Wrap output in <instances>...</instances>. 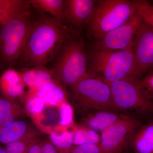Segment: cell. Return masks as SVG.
Listing matches in <instances>:
<instances>
[{"mask_svg":"<svg viewBox=\"0 0 153 153\" xmlns=\"http://www.w3.org/2000/svg\"><path fill=\"white\" fill-rule=\"evenodd\" d=\"M35 90L36 96L51 105H57L65 101V91L53 80Z\"/></svg>","mask_w":153,"mask_h":153,"instance_id":"9a60e30c","label":"cell"},{"mask_svg":"<svg viewBox=\"0 0 153 153\" xmlns=\"http://www.w3.org/2000/svg\"><path fill=\"white\" fill-rule=\"evenodd\" d=\"M34 22L27 10L12 17L0 28V55L9 63L22 56Z\"/></svg>","mask_w":153,"mask_h":153,"instance_id":"277c9868","label":"cell"},{"mask_svg":"<svg viewBox=\"0 0 153 153\" xmlns=\"http://www.w3.org/2000/svg\"><path fill=\"white\" fill-rule=\"evenodd\" d=\"M137 11L134 1H98L88 22L90 35L97 41L127 22Z\"/></svg>","mask_w":153,"mask_h":153,"instance_id":"3957f363","label":"cell"},{"mask_svg":"<svg viewBox=\"0 0 153 153\" xmlns=\"http://www.w3.org/2000/svg\"><path fill=\"white\" fill-rule=\"evenodd\" d=\"M27 129V124L22 121H14L9 126L0 128V143L7 145L18 141Z\"/></svg>","mask_w":153,"mask_h":153,"instance_id":"d6986e66","label":"cell"},{"mask_svg":"<svg viewBox=\"0 0 153 153\" xmlns=\"http://www.w3.org/2000/svg\"><path fill=\"white\" fill-rule=\"evenodd\" d=\"M52 70L54 76L71 87L87 76V57L83 41L75 39L67 42Z\"/></svg>","mask_w":153,"mask_h":153,"instance_id":"8992f818","label":"cell"},{"mask_svg":"<svg viewBox=\"0 0 153 153\" xmlns=\"http://www.w3.org/2000/svg\"><path fill=\"white\" fill-rule=\"evenodd\" d=\"M68 37V30L62 21L42 15L33 23L21 56L31 66H43L52 59Z\"/></svg>","mask_w":153,"mask_h":153,"instance_id":"6da1fadb","label":"cell"},{"mask_svg":"<svg viewBox=\"0 0 153 153\" xmlns=\"http://www.w3.org/2000/svg\"><path fill=\"white\" fill-rule=\"evenodd\" d=\"M100 139L98 133L85 126L76 128L74 131L73 143L74 146L86 143L99 145Z\"/></svg>","mask_w":153,"mask_h":153,"instance_id":"44dd1931","label":"cell"},{"mask_svg":"<svg viewBox=\"0 0 153 153\" xmlns=\"http://www.w3.org/2000/svg\"><path fill=\"white\" fill-rule=\"evenodd\" d=\"M3 88L7 95L11 97H16L24 92V82L20 74L14 70L6 71L1 78Z\"/></svg>","mask_w":153,"mask_h":153,"instance_id":"e0dca14e","label":"cell"},{"mask_svg":"<svg viewBox=\"0 0 153 153\" xmlns=\"http://www.w3.org/2000/svg\"><path fill=\"white\" fill-rule=\"evenodd\" d=\"M41 153H59L54 145L51 143H47L41 145Z\"/></svg>","mask_w":153,"mask_h":153,"instance_id":"83f0119b","label":"cell"},{"mask_svg":"<svg viewBox=\"0 0 153 153\" xmlns=\"http://www.w3.org/2000/svg\"><path fill=\"white\" fill-rule=\"evenodd\" d=\"M30 4L50 16L63 21L64 19L65 1L63 0H30Z\"/></svg>","mask_w":153,"mask_h":153,"instance_id":"ac0fdd59","label":"cell"},{"mask_svg":"<svg viewBox=\"0 0 153 153\" xmlns=\"http://www.w3.org/2000/svg\"><path fill=\"white\" fill-rule=\"evenodd\" d=\"M133 49L140 79L153 69V27L143 19L134 38Z\"/></svg>","mask_w":153,"mask_h":153,"instance_id":"9c48e42d","label":"cell"},{"mask_svg":"<svg viewBox=\"0 0 153 153\" xmlns=\"http://www.w3.org/2000/svg\"><path fill=\"white\" fill-rule=\"evenodd\" d=\"M88 73L107 83L130 77L138 79L133 43L124 50L94 48L89 55Z\"/></svg>","mask_w":153,"mask_h":153,"instance_id":"7a4b0ae2","label":"cell"},{"mask_svg":"<svg viewBox=\"0 0 153 153\" xmlns=\"http://www.w3.org/2000/svg\"><path fill=\"white\" fill-rule=\"evenodd\" d=\"M0 153H7L6 149H4L0 146Z\"/></svg>","mask_w":153,"mask_h":153,"instance_id":"4dcf8cb0","label":"cell"},{"mask_svg":"<svg viewBox=\"0 0 153 153\" xmlns=\"http://www.w3.org/2000/svg\"><path fill=\"white\" fill-rule=\"evenodd\" d=\"M46 106V102L37 96L30 98L27 102L26 108L30 113L38 114L41 113Z\"/></svg>","mask_w":153,"mask_h":153,"instance_id":"d4e9b609","label":"cell"},{"mask_svg":"<svg viewBox=\"0 0 153 153\" xmlns=\"http://www.w3.org/2000/svg\"><path fill=\"white\" fill-rule=\"evenodd\" d=\"M93 0L65 1L64 19L76 27L88 23L95 7Z\"/></svg>","mask_w":153,"mask_h":153,"instance_id":"7c38bea8","label":"cell"},{"mask_svg":"<svg viewBox=\"0 0 153 153\" xmlns=\"http://www.w3.org/2000/svg\"><path fill=\"white\" fill-rule=\"evenodd\" d=\"M70 153H102L99 145L86 143L74 146Z\"/></svg>","mask_w":153,"mask_h":153,"instance_id":"484cf974","label":"cell"},{"mask_svg":"<svg viewBox=\"0 0 153 153\" xmlns=\"http://www.w3.org/2000/svg\"><path fill=\"white\" fill-rule=\"evenodd\" d=\"M141 87L147 94L153 92V69L139 80Z\"/></svg>","mask_w":153,"mask_h":153,"instance_id":"4316f807","label":"cell"},{"mask_svg":"<svg viewBox=\"0 0 153 153\" xmlns=\"http://www.w3.org/2000/svg\"><path fill=\"white\" fill-rule=\"evenodd\" d=\"M134 2L138 13L144 20L153 27V6L145 0L135 1Z\"/></svg>","mask_w":153,"mask_h":153,"instance_id":"603a6c76","label":"cell"},{"mask_svg":"<svg viewBox=\"0 0 153 153\" xmlns=\"http://www.w3.org/2000/svg\"><path fill=\"white\" fill-rule=\"evenodd\" d=\"M135 117L138 116L111 111H94L88 113L87 116L84 118L83 122L86 127L93 130L96 132L101 133L108 127L118 122Z\"/></svg>","mask_w":153,"mask_h":153,"instance_id":"8fae6325","label":"cell"},{"mask_svg":"<svg viewBox=\"0 0 153 153\" xmlns=\"http://www.w3.org/2000/svg\"><path fill=\"white\" fill-rule=\"evenodd\" d=\"M27 153H41V146L39 144L30 145Z\"/></svg>","mask_w":153,"mask_h":153,"instance_id":"f1b7e54d","label":"cell"},{"mask_svg":"<svg viewBox=\"0 0 153 153\" xmlns=\"http://www.w3.org/2000/svg\"><path fill=\"white\" fill-rule=\"evenodd\" d=\"M71 88L74 98L86 111L108 110L120 112L115 106L109 85L99 77L88 74Z\"/></svg>","mask_w":153,"mask_h":153,"instance_id":"52a82bcc","label":"cell"},{"mask_svg":"<svg viewBox=\"0 0 153 153\" xmlns=\"http://www.w3.org/2000/svg\"><path fill=\"white\" fill-rule=\"evenodd\" d=\"M142 125L139 117H135L108 127L101 133L99 146L102 153L130 152L133 137Z\"/></svg>","mask_w":153,"mask_h":153,"instance_id":"ba28073f","label":"cell"},{"mask_svg":"<svg viewBox=\"0 0 153 153\" xmlns=\"http://www.w3.org/2000/svg\"><path fill=\"white\" fill-rule=\"evenodd\" d=\"M147 95L149 96V97L151 101H152L153 104V92H152V93L149 94Z\"/></svg>","mask_w":153,"mask_h":153,"instance_id":"f546056e","label":"cell"},{"mask_svg":"<svg viewBox=\"0 0 153 153\" xmlns=\"http://www.w3.org/2000/svg\"><path fill=\"white\" fill-rule=\"evenodd\" d=\"M20 75L24 84L34 89L53 81L54 76L52 69L49 70L43 66L27 69Z\"/></svg>","mask_w":153,"mask_h":153,"instance_id":"5bb4252c","label":"cell"},{"mask_svg":"<svg viewBox=\"0 0 153 153\" xmlns=\"http://www.w3.org/2000/svg\"><path fill=\"white\" fill-rule=\"evenodd\" d=\"M73 136L74 131H66L60 134L52 132L50 134V140L59 153H70L73 148Z\"/></svg>","mask_w":153,"mask_h":153,"instance_id":"ffe728a7","label":"cell"},{"mask_svg":"<svg viewBox=\"0 0 153 153\" xmlns=\"http://www.w3.org/2000/svg\"><path fill=\"white\" fill-rule=\"evenodd\" d=\"M143 19L137 10L127 22L97 41L94 49L121 50L128 48L132 44Z\"/></svg>","mask_w":153,"mask_h":153,"instance_id":"30bf717a","label":"cell"},{"mask_svg":"<svg viewBox=\"0 0 153 153\" xmlns=\"http://www.w3.org/2000/svg\"><path fill=\"white\" fill-rule=\"evenodd\" d=\"M60 124L63 126H68L73 122L74 111L71 105L66 101L60 105Z\"/></svg>","mask_w":153,"mask_h":153,"instance_id":"cb8c5ba5","label":"cell"},{"mask_svg":"<svg viewBox=\"0 0 153 153\" xmlns=\"http://www.w3.org/2000/svg\"><path fill=\"white\" fill-rule=\"evenodd\" d=\"M30 1L0 0V26L12 17L27 10Z\"/></svg>","mask_w":153,"mask_h":153,"instance_id":"2e32d148","label":"cell"},{"mask_svg":"<svg viewBox=\"0 0 153 153\" xmlns=\"http://www.w3.org/2000/svg\"><path fill=\"white\" fill-rule=\"evenodd\" d=\"M139 80L130 77L108 83L115 106L119 112L123 113L134 114L133 112L141 116L153 115L152 102L141 87Z\"/></svg>","mask_w":153,"mask_h":153,"instance_id":"5b68a950","label":"cell"},{"mask_svg":"<svg viewBox=\"0 0 153 153\" xmlns=\"http://www.w3.org/2000/svg\"><path fill=\"white\" fill-rule=\"evenodd\" d=\"M131 147L134 153H153V120L138 129L132 139Z\"/></svg>","mask_w":153,"mask_h":153,"instance_id":"4fadbf2b","label":"cell"},{"mask_svg":"<svg viewBox=\"0 0 153 153\" xmlns=\"http://www.w3.org/2000/svg\"><path fill=\"white\" fill-rule=\"evenodd\" d=\"M14 120L12 103L7 100L0 98V128L9 126Z\"/></svg>","mask_w":153,"mask_h":153,"instance_id":"7402d4cb","label":"cell"}]
</instances>
